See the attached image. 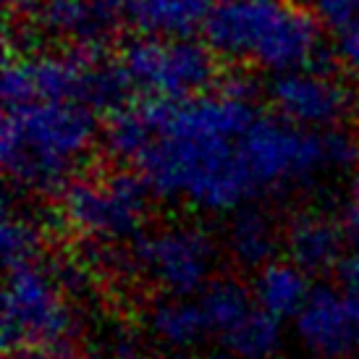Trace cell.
<instances>
[{"instance_id": "obj_1", "label": "cell", "mask_w": 359, "mask_h": 359, "mask_svg": "<svg viewBox=\"0 0 359 359\" xmlns=\"http://www.w3.org/2000/svg\"><path fill=\"white\" fill-rule=\"evenodd\" d=\"M155 110L158 131L134 160L152 194L205 210H239L259 194L241 152V137L259 116L252 100L212 87L184 100L155 97Z\"/></svg>"}, {"instance_id": "obj_2", "label": "cell", "mask_w": 359, "mask_h": 359, "mask_svg": "<svg viewBox=\"0 0 359 359\" xmlns=\"http://www.w3.org/2000/svg\"><path fill=\"white\" fill-rule=\"evenodd\" d=\"M97 140V110L76 100L11 105L0 123L3 168L32 191H63Z\"/></svg>"}, {"instance_id": "obj_3", "label": "cell", "mask_w": 359, "mask_h": 359, "mask_svg": "<svg viewBox=\"0 0 359 359\" xmlns=\"http://www.w3.org/2000/svg\"><path fill=\"white\" fill-rule=\"evenodd\" d=\"M131 87L140 95L184 100L215 87L220 71L218 55L208 42L191 37H150L140 34L118 55Z\"/></svg>"}, {"instance_id": "obj_4", "label": "cell", "mask_w": 359, "mask_h": 359, "mask_svg": "<svg viewBox=\"0 0 359 359\" xmlns=\"http://www.w3.org/2000/svg\"><path fill=\"white\" fill-rule=\"evenodd\" d=\"M150 194V184L137 168L110 170L95 179L76 176L60 191V215L81 236L116 241L142 226Z\"/></svg>"}, {"instance_id": "obj_5", "label": "cell", "mask_w": 359, "mask_h": 359, "mask_svg": "<svg viewBox=\"0 0 359 359\" xmlns=\"http://www.w3.org/2000/svg\"><path fill=\"white\" fill-rule=\"evenodd\" d=\"M241 152L257 191L304 184L328 165L323 131H307L280 113L257 116L241 137Z\"/></svg>"}, {"instance_id": "obj_6", "label": "cell", "mask_w": 359, "mask_h": 359, "mask_svg": "<svg viewBox=\"0 0 359 359\" xmlns=\"http://www.w3.org/2000/svg\"><path fill=\"white\" fill-rule=\"evenodd\" d=\"M74 315L63 299L55 276L32 262L8 270L3 291V349L8 354L21 344L69 341Z\"/></svg>"}, {"instance_id": "obj_7", "label": "cell", "mask_w": 359, "mask_h": 359, "mask_svg": "<svg viewBox=\"0 0 359 359\" xmlns=\"http://www.w3.org/2000/svg\"><path fill=\"white\" fill-rule=\"evenodd\" d=\"M131 257L173 297H189L208 283L215 247L200 229H163L134 241Z\"/></svg>"}, {"instance_id": "obj_8", "label": "cell", "mask_w": 359, "mask_h": 359, "mask_svg": "<svg viewBox=\"0 0 359 359\" xmlns=\"http://www.w3.org/2000/svg\"><path fill=\"white\" fill-rule=\"evenodd\" d=\"M270 97L283 118L307 129L339 126L351 110V92L333 74L312 69L278 74L270 84Z\"/></svg>"}, {"instance_id": "obj_9", "label": "cell", "mask_w": 359, "mask_h": 359, "mask_svg": "<svg viewBox=\"0 0 359 359\" xmlns=\"http://www.w3.org/2000/svg\"><path fill=\"white\" fill-rule=\"evenodd\" d=\"M286 0H215L202 37L220 60H252Z\"/></svg>"}, {"instance_id": "obj_10", "label": "cell", "mask_w": 359, "mask_h": 359, "mask_svg": "<svg viewBox=\"0 0 359 359\" xmlns=\"http://www.w3.org/2000/svg\"><path fill=\"white\" fill-rule=\"evenodd\" d=\"M297 336L320 359L346 357L359 339L357 323L344 291L333 286L309 289L307 302L297 312Z\"/></svg>"}, {"instance_id": "obj_11", "label": "cell", "mask_w": 359, "mask_h": 359, "mask_svg": "<svg viewBox=\"0 0 359 359\" xmlns=\"http://www.w3.org/2000/svg\"><path fill=\"white\" fill-rule=\"evenodd\" d=\"M32 21L71 45H108L118 27V8L105 0H42Z\"/></svg>"}, {"instance_id": "obj_12", "label": "cell", "mask_w": 359, "mask_h": 359, "mask_svg": "<svg viewBox=\"0 0 359 359\" xmlns=\"http://www.w3.org/2000/svg\"><path fill=\"white\" fill-rule=\"evenodd\" d=\"M346 229L318 212H299L283 229V247L291 262L307 273L336 270L344 257Z\"/></svg>"}, {"instance_id": "obj_13", "label": "cell", "mask_w": 359, "mask_h": 359, "mask_svg": "<svg viewBox=\"0 0 359 359\" xmlns=\"http://www.w3.org/2000/svg\"><path fill=\"white\" fill-rule=\"evenodd\" d=\"M215 0H129L126 19L140 34L150 37H191L202 32Z\"/></svg>"}, {"instance_id": "obj_14", "label": "cell", "mask_w": 359, "mask_h": 359, "mask_svg": "<svg viewBox=\"0 0 359 359\" xmlns=\"http://www.w3.org/2000/svg\"><path fill=\"white\" fill-rule=\"evenodd\" d=\"M252 294L259 307L273 312L276 318H297L309 297L307 270H302L297 262L270 259L268 265L257 270Z\"/></svg>"}, {"instance_id": "obj_15", "label": "cell", "mask_w": 359, "mask_h": 359, "mask_svg": "<svg viewBox=\"0 0 359 359\" xmlns=\"http://www.w3.org/2000/svg\"><path fill=\"white\" fill-rule=\"evenodd\" d=\"M278 244H283V239L278 236L273 220L259 208L241 205L233 212L229 229V250L241 268L259 270L262 265H268Z\"/></svg>"}, {"instance_id": "obj_16", "label": "cell", "mask_w": 359, "mask_h": 359, "mask_svg": "<svg viewBox=\"0 0 359 359\" xmlns=\"http://www.w3.org/2000/svg\"><path fill=\"white\" fill-rule=\"evenodd\" d=\"M252 297L255 294L239 278H231V276L210 278L200 294V307L205 312L210 330L226 336L233 325H239L255 307Z\"/></svg>"}, {"instance_id": "obj_17", "label": "cell", "mask_w": 359, "mask_h": 359, "mask_svg": "<svg viewBox=\"0 0 359 359\" xmlns=\"http://www.w3.org/2000/svg\"><path fill=\"white\" fill-rule=\"evenodd\" d=\"M150 328L163 344L173 349H189L210 330L200 302L191 304L184 299L158 302L150 312Z\"/></svg>"}, {"instance_id": "obj_18", "label": "cell", "mask_w": 359, "mask_h": 359, "mask_svg": "<svg viewBox=\"0 0 359 359\" xmlns=\"http://www.w3.org/2000/svg\"><path fill=\"white\" fill-rule=\"evenodd\" d=\"M223 339L236 359H270L280 349V318L255 304Z\"/></svg>"}, {"instance_id": "obj_19", "label": "cell", "mask_w": 359, "mask_h": 359, "mask_svg": "<svg viewBox=\"0 0 359 359\" xmlns=\"http://www.w3.org/2000/svg\"><path fill=\"white\" fill-rule=\"evenodd\" d=\"M0 250H3L6 270L37 262V255L42 250L40 229L27 218H19L11 210H6V220L0 229Z\"/></svg>"}, {"instance_id": "obj_20", "label": "cell", "mask_w": 359, "mask_h": 359, "mask_svg": "<svg viewBox=\"0 0 359 359\" xmlns=\"http://www.w3.org/2000/svg\"><path fill=\"white\" fill-rule=\"evenodd\" d=\"M320 24L333 34L359 32V0H309Z\"/></svg>"}, {"instance_id": "obj_21", "label": "cell", "mask_w": 359, "mask_h": 359, "mask_svg": "<svg viewBox=\"0 0 359 359\" xmlns=\"http://www.w3.org/2000/svg\"><path fill=\"white\" fill-rule=\"evenodd\" d=\"M323 140H325V152H328V165L351 168L354 163H359V140L351 131L330 126L323 131Z\"/></svg>"}, {"instance_id": "obj_22", "label": "cell", "mask_w": 359, "mask_h": 359, "mask_svg": "<svg viewBox=\"0 0 359 359\" xmlns=\"http://www.w3.org/2000/svg\"><path fill=\"white\" fill-rule=\"evenodd\" d=\"M336 273H339L341 291H344V297L349 302V309L359 330V250L344 255L341 262L336 265Z\"/></svg>"}, {"instance_id": "obj_23", "label": "cell", "mask_w": 359, "mask_h": 359, "mask_svg": "<svg viewBox=\"0 0 359 359\" xmlns=\"http://www.w3.org/2000/svg\"><path fill=\"white\" fill-rule=\"evenodd\" d=\"M8 359H76L71 341L55 344H21L8 351Z\"/></svg>"}, {"instance_id": "obj_24", "label": "cell", "mask_w": 359, "mask_h": 359, "mask_svg": "<svg viewBox=\"0 0 359 359\" xmlns=\"http://www.w3.org/2000/svg\"><path fill=\"white\" fill-rule=\"evenodd\" d=\"M339 63L341 69L349 74L351 79L359 84V32H351V34H344L339 37Z\"/></svg>"}, {"instance_id": "obj_25", "label": "cell", "mask_w": 359, "mask_h": 359, "mask_svg": "<svg viewBox=\"0 0 359 359\" xmlns=\"http://www.w3.org/2000/svg\"><path fill=\"white\" fill-rule=\"evenodd\" d=\"M344 229L349 236L359 239V173L351 179L346 202H344Z\"/></svg>"}, {"instance_id": "obj_26", "label": "cell", "mask_w": 359, "mask_h": 359, "mask_svg": "<svg viewBox=\"0 0 359 359\" xmlns=\"http://www.w3.org/2000/svg\"><path fill=\"white\" fill-rule=\"evenodd\" d=\"M40 6L42 0H6L8 16H16V19H34Z\"/></svg>"}, {"instance_id": "obj_27", "label": "cell", "mask_w": 359, "mask_h": 359, "mask_svg": "<svg viewBox=\"0 0 359 359\" xmlns=\"http://www.w3.org/2000/svg\"><path fill=\"white\" fill-rule=\"evenodd\" d=\"M105 3H108V6H113V8L123 11V8H126V3H129V0H105Z\"/></svg>"}, {"instance_id": "obj_28", "label": "cell", "mask_w": 359, "mask_h": 359, "mask_svg": "<svg viewBox=\"0 0 359 359\" xmlns=\"http://www.w3.org/2000/svg\"><path fill=\"white\" fill-rule=\"evenodd\" d=\"M200 359H233V357H226V354H210V357H200Z\"/></svg>"}]
</instances>
